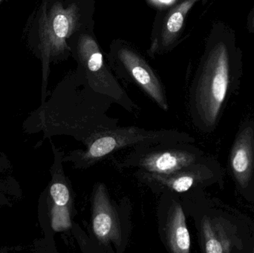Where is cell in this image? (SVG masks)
Instances as JSON below:
<instances>
[{
    "label": "cell",
    "mask_w": 254,
    "mask_h": 253,
    "mask_svg": "<svg viewBox=\"0 0 254 253\" xmlns=\"http://www.w3.org/2000/svg\"><path fill=\"white\" fill-rule=\"evenodd\" d=\"M111 98L94 91L81 68L58 84L48 101L31 111L22 125L25 133L42 132L43 140L65 135L84 144L97 131L119 126L109 115Z\"/></svg>",
    "instance_id": "1"
},
{
    "label": "cell",
    "mask_w": 254,
    "mask_h": 253,
    "mask_svg": "<svg viewBox=\"0 0 254 253\" xmlns=\"http://www.w3.org/2000/svg\"><path fill=\"white\" fill-rule=\"evenodd\" d=\"M23 198L19 183L10 175L0 178V209L11 208Z\"/></svg>",
    "instance_id": "15"
},
{
    "label": "cell",
    "mask_w": 254,
    "mask_h": 253,
    "mask_svg": "<svg viewBox=\"0 0 254 253\" xmlns=\"http://www.w3.org/2000/svg\"><path fill=\"white\" fill-rule=\"evenodd\" d=\"M90 239L95 253H124L131 237L132 205L127 198L117 202L104 183L91 195Z\"/></svg>",
    "instance_id": "5"
},
{
    "label": "cell",
    "mask_w": 254,
    "mask_h": 253,
    "mask_svg": "<svg viewBox=\"0 0 254 253\" xmlns=\"http://www.w3.org/2000/svg\"><path fill=\"white\" fill-rule=\"evenodd\" d=\"M247 28L249 31L254 34V7L248 16Z\"/></svg>",
    "instance_id": "18"
},
{
    "label": "cell",
    "mask_w": 254,
    "mask_h": 253,
    "mask_svg": "<svg viewBox=\"0 0 254 253\" xmlns=\"http://www.w3.org/2000/svg\"><path fill=\"white\" fill-rule=\"evenodd\" d=\"M112 50L116 65L127 80L137 85L160 108L168 111L170 105L164 85L140 53L124 43H116Z\"/></svg>",
    "instance_id": "10"
},
{
    "label": "cell",
    "mask_w": 254,
    "mask_h": 253,
    "mask_svg": "<svg viewBox=\"0 0 254 253\" xmlns=\"http://www.w3.org/2000/svg\"><path fill=\"white\" fill-rule=\"evenodd\" d=\"M132 175L154 194L159 196L168 193L179 196L190 193L208 177L207 169L199 161L171 173L155 174L137 169L133 172Z\"/></svg>",
    "instance_id": "11"
},
{
    "label": "cell",
    "mask_w": 254,
    "mask_h": 253,
    "mask_svg": "<svg viewBox=\"0 0 254 253\" xmlns=\"http://www.w3.org/2000/svg\"><path fill=\"white\" fill-rule=\"evenodd\" d=\"M13 166L11 160L7 154L0 151V173L8 175L13 172Z\"/></svg>",
    "instance_id": "16"
},
{
    "label": "cell",
    "mask_w": 254,
    "mask_h": 253,
    "mask_svg": "<svg viewBox=\"0 0 254 253\" xmlns=\"http://www.w3.org/2000/svg\"><path fill=\"white\" fill-rule=\"evenodd\" d=\"M53 152L51 180L38 202V220L44 233V244L55 249L54 236L56 233L72 230L73 218L77 213L74 193L69 178L64 169V153L50 139Z\"/></svg>",
    "instance_id": "6"
},
{
    "label": "cell",
    "mask_w": 254,
    "mask_h": 253,
    "mask_svg": "<svg viewBox=\"0 0 254 253\" xmlns=\"http://www.w3.org/2000/svg\"><path fill=\"white\" fill-rule=\"evenodd\" d=\"M199 234L202 242L203 250L206 253L230 252V243L222 237V230L208 215H204L200 219Z\"/></svg>",
    "instance_id": "14"
},
{
    "label": "cell",
    "mask_w": 254,
    "mask_h": 253,
    "mask_svg": "<svg viewBox=\"0 0 254 253\" xmlns=\"http://www.w3.org/2000/svg\"><path fill=\"white\" fill-rule=\"evenodd\" d=\"M201 0H183L170 9L163 19L149 49L152 54L168 51L181 35L187 15L195 3Z\"/></svg>",
    "instance_id": "12"
},
{
    "label": "cell",
    "mask_w": 254,
    "mask_h": 253,
    "mask_svg": "<svg viewBox=\"0 0 254 253\" xmlns=\"http://www.w3.org/2000/svg\"><path fill=\"white\" fill-rule=\"evenodd\" d=\"M74 53L88 83L94 91L111 98L129 112L140 111L138 105L128 97L110 71L101 48L92 34L81 32L77 35Z\"/></svg>",
    "instance_id": "7"
},
{
    "label": "cell",
    "mask_w": 254,
    "mask_h": 253,
    "mask_svg": "<svg viewBox=\"0 0 254 253\" xmlns=\"http://www.w3.org/2000/svg\"><path fill=\"white\" fill-rule=\"evenodd\" d=\"M188 134L177 129H146L137 126L107 128L97 131L85 141L84 149H77L64 154V163L73 168L86 170L121 150L149 144L190 143Z\"/></svg>",
    "instance_id": "4"
},
{
    "label": "cell",
    "mask_w": 254,
    "mask_h": 253,
    "mask_svg": "<svg viewBox=\"0 0 254 253\" xmlns=\"http://www.w3.org/2000/svg\"><path fill=\"white\" fill-rule=\"evenodd\" d=\"M253 161V132L251 128L243 131L237 138L232 154L231 166L237 181L242 186H246Z\"/></svg>",
    "instance_id": "13"
},
{
    "label": "cell",
    "mask_w": 254,
    "mask_h": 253,
    "mask_svg": "<svg viewBox=\"0 0 254 253\" xmlns=\"http://www.w3.org/2000/svg\"><path fill=\"white\" fill-rule=\"evenodd\" d=\"M243 69V53L235 31L225 22H215L190 95L191 117L198 128L209 129L216 123L228 91Z\"/></svg>",
    "instance_id": "2"
},
{
    "label": "cell",
    "mask_w": 254,
    "mask_h": 253,
    "mask_svg": "<svg viewBox=\"0 0 254 253\" xmlns=\"http://www.w3.org/2000/svg\"><path fill=\"white\" fill-rule=\"evenodd\" d=\"M176 0H149V2L158 7H165L171 5Z\"/></svg>",
    "instance_id": "17"
},
{
    "label": "cell",
    "mask_w": 254,
    "mask_h": 253,
    "mask_svg": "<svg viewBox=\"0 0 254 253\" xmlns=\"http://www.w3.org/2000/svg\"><path fill=\"white\" fill-rule=\"evenodd\" d=\"M80 1L65 4L64 0H42L30 28L28 42L43 66L42 101H46L50 64L69 54L68 40L83 24Z\"/></svg>",
    "instance_id": "3"
},
{
    "label": "cell",
    "mask_w": 254,
    "mask_h": 253,
    "mask_svg": "<svg viewBox=\"0 0 254 253\" xmlns=\"http://www.w3.org/2000/svg\"><path fill=\"white\" fill-rule=\"evenodd\" d=\"M200 153L188 143L149 144L132 148L121 160L118 169H133L155 174H169L199 161Z\"/></svg>",
    "instance_id": "8"
},
{
    "label": "cell",
    "mask_w": 254,
    "mask_h": 253,
    "mask_svg": "<svg viewBox=\"0 0 254 253\" xmlns=\"http://www.w3.org/2000/svg\"><path fill=\"white\" fill-rule=\"evenodd\" d=\"M1 1H2V0H0V2H1Z\"/></svg>",
    "instance_id": "19"
},
{
    "label": "cell",
    "mask_w": 254,
    "mask_h": 253,
    "mask_svg": "<svg viewBox=\"0 0 254 253\" xmlns=\"http://www.w3.org/2000/svg\"><path fill=\"white\" fill-rule=\"evenodd\" d=\"M158 233L161 243L170 253H189L191 239L182 201L177 195H159L156 208Z\"/></svg>",
    "instance_id": "9"
},
{
    "label": "cell",
    "mask_w": 254,
    "mask_h": 253,
    "mask_svg": "<svg viewBox=\"0 0 254 253\" xmlns=\"http://www.w3.org/2000/svg\"></svg>",
    "instance_id": "20"
}]
</instances>
